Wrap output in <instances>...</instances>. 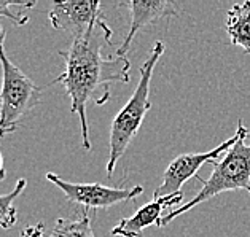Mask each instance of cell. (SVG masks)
<instances>
[{
    "instance_id": "6da1fadb",
    "label": "cell",
    "mask_w": 250,
    "mask_h": 237,
    "mask_svg": "<svg viewBox=\"0 0 250 237\" xmlns=\"http://www.w3.org/2000/svg\"><path fill=\"white\" fill-rule=\"evenodd\" d=\"M112 29L99 18L86 34L74 39L69 50L58 54L64 59L65 70L53 83H61L70 97V113L80 118L82 145L91 150L86 107L89 102L104 105L110 99L112 83H129L131 62L127 58H104L102 48L112 45Z\"/></svg>"
},
{
    "instance_id": "7a4b0ae2",
    "label": "cell",
    "mask_w": 250,
    "mask_h": 237,
    "mask_svg": "<svg viewBox=\"0 0 250 237\" xmlns=\"http://www.w3.org/2000/svg\"><path fill=\"white\" fill-rule=\"evenodd\" d=\"M247 136L249 129L244 124V121L239 119L236 129V142L223 155L222 159L213 162L210 177L203 178L201 175H196V178L203 183V188L187 204H182L180 207L170 210L167 215L161 217L160 221L156 223L158 229L166 228L177 217L187 214L188 210L198 207V205L204 204L206 200L215 198L225 191L244 190L250 194V145L246 143Z\"/></svg>"
},
{
    "instance_id": "3957f363",
    "label": "cell",
    "mask_w": 250,
    "mask_h": 237,
    "mask_svg": "<svg viewBox=\"0 0 250 237\" xmlns=\"http://www.w3.org/2000/svg\"><path fill=\"white\" fill-rule=\"evenodd\" d=\"M166 45L163 41H156L153 45V50L150 51L148 58L140 67L139 83L137 88L134 89L129 100L126 102L125 107L117 113L110 124V138H108V161H107V175L112 177V174L117 167V162L120 158L126 153L127 147L134 140V137L139 134L140 126L144 123L145 115L151 108L150 102V81L153 70L161 59Z\"/></svg>"
},
{
    "instance_id": "277c9868",
    "label": "cell",
    "mask_w": 250,
    "mask_h": 237,
    "mask_svg": "<svg viewBox=\"0 0 250 237\" xmlns=\"http://www.w3.org/2000/svg\"><path fill=\"white\" fill-rule=\"evenodd\" d=\"M0 65H2V89H0V138L15 132L21 119L27 117L42 100V88L30 77L10 60L5 53V30L0 22Z\"/></svg>"
},
{
    "instance_id": "5b68a950",
    "label": "cell",
    "mask_w": 250,
    "mask_h": 237,
    "mask_svg": "<svg viewBox=\"0 0 250 237\" xmlns=\"http://www.w3.org/2000/svg\"><path fill=\"white\" fill-rule=\"evenodd\" d=\"M45 178L56 185L69 202L83 205L86 210L113 207L117 204L136 199L144 193V188L139 185L132 188H112L101 183H72L53 172H48Z\"/></svg>"
},
{
    "instance_id": "8992f818",
    "label": "cell",
    "mask_w": 250,
    "mask_h": 237,
    "mask_svg": "<svg viewBox=\"0 0 250 237\" xmlns=\"http://www.w3.org/2000/svg\"><path fill=\"white\" fill-rule=\"evenodd\" d=\"M236 142V134L229 137L228 140L222 142L217 148H213L206 153H185L177 156L175 159L169 162L167 169L163 174V181L160 186L155 188L153 198H164L170 194L180 193V188L184 186L185 181H188L191 177H196L198 171L204 166L206 162H217L220 156L233 147Z\"/></svg>"
},
{
    "instance_id": "52a82bcc",
    "label": "cell",
    "mask_w": 250,
    "mask_h": 237,
    "mask_svg": "<svg viewBox=\"0 0 250 237\" xmlns=\"http://www.w3.org/2000/svg\"><path fill=\"white\" fill-rule=\"evenodd\" d=\"M48 18L56 30H62L70 34L74 39H78L104 16L101 3L97 0H65V2H54Z\"/></svg>"
},
{
    "instance_id": "ba28073f",
    "label": "cell",
    "mask_w": 250,
    "mask_h": 237,
    "mask_svg": "<svg viewBox=\"0 0 250 237\" xmlns=\"http://www.w3.org/2000/svg\"><path fill=\"white\" fill-rule=\"evenodd\" d=\"M120 7H125L131 13V26L123 43L115 51V56L126 58V53L129 51V46L132 43L134 37L140 29L148 26L158 20L169 16L179 15V7L174 2L169 0H150V2H140V0H132V2H121Z\"/></svg>"
},
{
    "instance_id": "9c48e42d",
    "label": "cell",
    "mask_w": 250,
    "mask_h": 237,
    "mask_svg": "<svg viewBox=\"0 0 250 237\" xmlns=\"http://www.w3.org/2000/svg\"><path fill=\"white\" fill-rule=\"evenodd\" d=\"M182 200H184V193L182 191L164 198H153L151 202H147L137 212H134V215L120 220L117 226L112 228L110 234L120 237H144V229L151 226V224L156 226L164 209L179 205L182 204Z\"/></svg>"
},
{
    "instance_id": "30bf717a",
    "label": "cell",
    "mask_w": 250,
    "mask_h": 237,
    "mask_svg": "<svg viewBox=\"0 0 250 237\" xmlns=\"http://www.w3.org/2000/svg\"><path fill=\"white\" fill-rule=\"evenodd\" d=\"M225 29L229 35L231 43L242 48L244 53L250 54V0L234 3L228 10Z\"/></svg>"
},
{
    "instance_id": "8fae6325",
    "label": "cell",
    "mask_w": 250,
    "mask_h": 237,
    "mask_svg": "<svg viewBox=\"0 0 250 237\" xmlns=\"http://www.w3.org/2000/svg\"><path fill=\"white\" fill-rule=\"evenodd\" d=\"M48 237H96L91 217L84 210L77 218H58Z\"/></svg>"
},
{
    "instance_id": "7c38bea8",
    "label": "cell",
    "mask_w": 250,
    "mask_h": 237,
    "mask_svg": "<svg viewBox=\"0 0 250 237\" xmlns=\"http://www.w3.org/2000/svg\"><path fill=\"white\" fill-rule=\"evenodd\" d=\"M27 185L26 178H18L15 188L7 194H0V229H11L18 223L15 200L22 194Z\"/></svg>"
},
{
    "instance_id": "4fadbf2b",
    "label": "cell",
    "mask_w": 250,
    "mask_h": 237,
    "mask_svg": "<svg viewBox=\"0 0 250 237\" xmlns=\"http://www.w3.org/2000/svg\"><path fill=\"white\" fill-rule=\"evenodd\" d=\"M37 2H22V0H0V18H7L16 26H24L29 22L27 10L34 8Z\"/></svg>"
},
{
    "instance_id": "5bb4252c",
    "label": "cell",
    "mask_w": 250,
    "mask_h": 237,
    "mask_svg": "<svg viewBox=\"0 0 250 237\" xmlns=\"http://www.w3.org/2000/svg\"><path fill=\"white\" fill-rule=\"evenodd\" d=\"M21 237H45V224L37 223L32 226H26L22 229Z\"/></svg>"
},
{
    "instance_id": "9a60e30c",
    "label": "cell",
    "mask_w": 250,
    "mask_h": 237,
    "mask_svg": "<svg viewBox=\"0 0 250 237\" xmlns=\"http://www.w3.org/2000/svg\"><path fill=\"white\" fill-rule=\"evenodd\" d=\"M5 178V162H3V155L0 151V181Z\"/></svg>"
},
{
    "instance_id": "2e32d148",
    "label": "cell",
    "mask_w": 250,
    "mask_h": 237,
    "mask_svg": "<svg viewBox=\"0 0 250 237\" xmlns=\"http://www.w3.org/2000/svg\"><path fill=\"white\" fill-rule=\"evenodd\" d=\"M0 108H2V104H0Z\"/></svg>"
},
{
    "instance_id": "e0dca14e",
    "label": "cell",
    "mask_w": 250,
    "mask_h": 237,
    "mask_svg": "<svg viewBox=\"0 0 250 237\" xmlns=\"http://www.w3.org/2000/svg\"><path fill=\"white\" fill-rule=\"evenodd\" d=\"M0 67H2V65H0Z\"/></svg>"
}]
</instances>
